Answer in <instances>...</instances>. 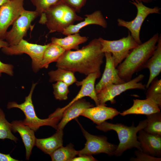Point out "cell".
Instances as JSON below:
<instances>
[{"instance_id": "cell-19", "label": "cell", "mask_w": 161, "mask_h": 161, "mask_svg": "<svg viewBox=\"0 0 161 161\" xmlns=\"http://www.w3.org/2000/svg\"><path fill=\"white\" fill-rule=\"evenodd\" d=\"M94 106L93 104L83 98L75 101L64 112L61 120L58 124L57 129H63L69 122L80 115L84 109Z\"/></svg>"}, {"instance_id": "cell-7", "label": "cell", "mask_w": 161, "mask_h": 161, "mask_svg": "<svg viewBox=\"0 0 161 161\" xmlns=\"http://www.w3.org/2000/svg\"><path fill=\"white\" fill-rule=\"evenodd\" d=\"M130 2L137 9L136 16L134 19L129 21L118 18L117 20V25L128 29L131 36L139 45L142 43L140 38V32L144 21L150 14H160L161 8L157 6L153 8L148 7L142 2L137 0H131Z\"/></svg>"}, {"instance_id": "cell-36", "label": "cell", "mask_w": 161, "mask_h": 161, "mask_svg": "<svg viewBox=\"0 0 161 161\" xmlns=\"http://www.w3.org/2000/svg\"><path fill=\"white\" fill-rule=\"evenodd\" d=\"M12 157L9 154H5L0 152V161H18Z\"/></svg>"}, {"instance_id": "cell-6", "label": "cell", "mask_w": 161, "mask_h": 161, "mask_svg": "<svg viewBox=\"0 0 161 161\" xmlns=\"http://www.w3.org/2000/svg\"><path fill=\"white\" fill-rule=\"evenodd\" d=\"M101 45L102 51L111 53L115 66L116 68L138 44L129 31L128 35L119 39L108 40L101 37L98 38Z\"/></svg>"}, {"instance_id": "cell-27", "label": "cell", "mask_w": 161, "mask_h": 161, "mask_svg": "<svg viewBox=\"0 0 161 161\" xmlns=\"http://www.w3.org/2000/svg\"><path fill=\"white\" fill-rule=\"evenodd\" d=\"M146 115L147 124L143 129L150 134L161 136V112Z\"/></svg>"}, {"instance_id": "cell-2", "label": "cell", "mask_w": 161, "mask_h": 161, "mask_svg": "<svg viewBox=\"0 0 161 161\" xmlns=\"http://www.w3.org/2000/svg\"><path fill=\"white\" fill-rule=\"evenodd\" d=\"M160 34L157 33L143 43L134 49L129 55L117 67L120 77L127 82L133 75L144 66L157 47Z\"/></svg>"}, {"instance_id": "cell-35", "label": "cell", "mask_w": 161, "mask_h": 161, "mask_svg": "<svg viewBox=\"0 0 161 161\" xmlns=\"http://www.w3.org/2000/svg\"><path fill=\"white\" fill-rule=\"evenodd\" d=\"M95 161L97 160L92 155H81L78 157H75L71 161Z\"/></svg>"}, {"instance_id": "cell-24", "label": "cell", "mask_w": 161, "mask_h": 161, "mask_svg": "<svg viewBox=\"0 0 161 161\" xmlns=\"http://www.w3.org/2000/svg\"><path fill=\"white\" fill-rule=\"evenodd\" d=\"M65 51L61 47L51 42L45 49L41 65V69L48 68L51 63L56 62L58 59Z\"/></svg>"}, {"instance_id": "cell-13", "label": "cell", "mask_w": 161, "mask_h": 161, "mask_svg": "<svg viewBox=\"0 0 161 161\" xmlns=\"http://www.w3.org/2000/svg\"><path fill=\"white\" fill-rule=\"evenodd\" d=\"M101 75L97 73H93L89 74L84 79L81 81L75 82L77 86L81 87L79 92L75 97L67 105L62 108H58L56 109L58 113L62 115L64 111L72 103L75 101L86 96L90 97L95 102L96 105H99L95 88V83L96 79L99 78Z\"/></svg>"}, {"instance_id": "cell-16", "label": "cell", "mask_w": 161, "mask_h": 161, "mask_svg": "<svg viewBox=\"0 0 161 161\" xmlns=\"http://www.w3.org/2000/svg\"><path fill=\"white\" fill-rule=\"evenodd\" d=\"M120 113V112L115 109L98 105L85 109L80 115L89 118L94 123L99 125L106 120H112Z\"/></svg>"}, {"instance_id": "cell-11", "label": "cell", "mask_w": 161, "mask_h": 161, "mask_svg": "<svg viewBox=\"0 0 161 161\" xmlns=\"http://www.w3.org/2000/svg\"><path fill=\"white\" fill-rule=\"evenodd\" d=\"M78 123L86 140L84 147L79 151L78 155H92L101 153H106L109 156L114 155L117 145L109 142L107 138L105 136L94 135L89 134Z\"/></svg>"}, {"instance_id": "cell-3", "label": "cell", "mask_w": 161, "mask_h": 161, "mask_svg": "<svg viewBox=\"0 0 161 161\" xmlns=\"http://www.w3.org/2000/svg\"><path fill=\"white\" fill-rule=\"evenodd\" d=\"M39 23L45 25L49 33H62L76 21L84 19L70 6L61 0L51 6L40 16Z\"/></svg>"}, {"instance_id": "cell-28", "label": "cell", "mask_w": 161, "mask_h": 161, "mask_svg": "<svg viewBox=\"0 0 161 161\" xmlns=\"http://www.w3.org/2000/svg\"><path fill=\"white\" fill-rule=\"evenodd\" d=\"M146 93V98L156 102L161 107V80L156 77L151 82Z\"/></svg>"}, {"instance_id": "cell-4", "label": "cell", "mask_w": 161, "mask_h": 161, "mask_svg": "<svg viewBox=\"0 0 161 161\" xmlns=\"http://www.w3.org/2000/svg\"><path fill=\"white\" fill-rule=\"evenodd\" d=\"M147 123L146 119L140 121L137 126L135 127L134 124L129 126L120 123L113 124L104 121L97 125L96 127L104 132L114 130L116 132L119 143L115 151L114 155L119 157L122 155L125 151L133 148L142 151L137 139V133L145 128Z\"/></svg>"}, {"instance_id": "cell-20", "label": "cell", "mask_w": 161, "mask_h": 161, "mask_svg": "<svg viewBox=\"0 0 161 161\" xmlns=\"http://www.w3.org/2000/svg\"><path fill=\"white\" fill-rule=\"evenodd\" d=\"M160 108L153 100L146 98L145 100H133V105L129 109L120 113L122 116L130 114L148 115L160 112Z\"/></svg>"}, {"instance_id": "cell-38", "label": "cell", "mask_w": 161, "mask_h": 161, "mask_svg": "<svg viewBox=\"0 0 161 161\" xmlns=\"http://www.w3.org/2000/svg\"><path fill=\"white\" fill-rule=\"evenodd\" d=\"M140 1L142 2L143 3H149L154 1H156L158 0H137Z\"/></svg>"}, {"instance_id": "cell-21", "label": "cell", "mask_w": 161, "mask_h": 161, "mask_svg": "<svg viewBox=\"0 0 161 161\" xmlns=\"http://www.w3.org/2000/svg\"><path fill=\"white\" fill-rule=\"evenodd\" d=\"M147 68L149 71L150 75L146 85L147 89L153 80L161 72V35L160 34L156 48L152 55L145 64L144 68Z\"/></svg>"}, {"instance_id": "cell-37", "label": "cell", "mask_w": 161, "mask_h": 161, "mask_svg": "<svg viewBox=\"0 0 161 161\" xmlns=\"http://www.w3.org/2000/svg\"><path fill=\"white\" fill-rule=\"evenodd\" d=\"M9 46V45L6 41L0 39V49Z\"/></svg>"}, {"instance_id": "cell-8", "label": "cell", "mask_w": 161, "mask_h": 161, "mask_svg": "<svg viewBox=\"0 0 161 161\" xmlns=\"http://www.w3.org/2000/svg\"><path fill=\"white\" fill-rule=\"evenodd\" d=\"M48 45V44L41 45L30 43L23 39L17 44L1 48V51L4 54L10 55L27 54L32 59L33 71L37 72L41 69L43 54Z\"/></svg>"}, {"instance_id": "cell-18", "label": "cell", "mask_w": 161, "mask_h": 161, "mask_svg": "<svg viewBox=\"0 0 161 161\" xmlns=\"http://www.w3.org/2000/svg\"><path fill=\"white\" fill-rule=\"evenodd\" d=\"M12 131L18 132L20 135L26 150V158L29 159L33 146L35 145L36 138L34 131L24 124L23 121L14 120L11 123Z\"/></svg>"}, {"instance_id": "cell-31", "label": "cell", "mask_w": 161, "mask_h": 161, "mask_svg": "<svg viewBox=\"0 0 161 161\" xmlns=\"http://www.w3.org/2000/svg\"><path fill=\"white\" fill-rule=\"evenodd\" d=\"M61 0H30L40 17L51 6Z\"/></svg>"}, {"instance_id": "cell-34", "label": "cell", "mask_w": 161, "mask_h": 161, "mask_svg": "<svg viewBox=\"0 0 161 161\" xmlns=\"http://www.w3.org/2000/svg\"><path fill=\"white\" fill-rule=\"evenodd\" d=\"M13 66L10 64H5L0 61V77L2 73H5L10 76L13 75Z\"/></svg>"}, {"instance_id": "cell-26", "label": "cell", "mask_w": 161, "mask_h": 161, "mask_svg": "<svg viewBox=\"0 0 161 161\" xmlns=\"http://www.w3.org/2000/svg\"><path fill=\"white\" fill-rule=\"evenodd\" d=\"M74 73L71 71L60 68L48 72L50 82L61 81L69 86L77 81Z\"/></svg>"}, {"instance_id": "cell-25", "label": "cell", "mask_w": 161, "mask_h": 161, "mask_svg": "<svg viewBox=\"0 0 161 161\" xmlns=\"http://www.w3.org/2000/svg\"><path fill=\"white\" fill-rule=\"evenodd\" d=\"M78 154L79 151L76 150L70 143L65 147L60 146L50 155L52 161H71Z\"/></svg>"}, {"instance_id": "cell-9", "label": "cell", "mask_w": 161, "mask_h": 161, "mask_svg": "<svg viewBox=\"0 0 161 161\" xmlns=\"http://www.w3.org/2000/svg\"><path fill=\"white\" fill-rule=\"evenodd\" d=\"M144 77L143 75L140 74L128 82L107 86L97 94L99 105L106 106V103L108 101L111 103H114L115 102V97L126 90L133 89L145 90V86L140 82Z\"/></svg>"}, {"instance_id": "cell-33", "label": "cell", "mask_w": 161, "mask_h": 161, "mask_svg": "<svg viewBox=\"0 0 161 161\" xmlns=\"http://www.w3.org/2000/svg\"><path fill=\"white\" fill-rule=\"evenodd\" d=\"M73 9L76 13H79L85 5L87 0H62Z\"/></svg>"}, {"instance_id": "cell-29", "label": "cell", "mask_w": 161, "mask_h": 161, "mask_svg": "<svg viewBox=\"0 0 161 161\" xmlns=\"http://www.w3.org/2000/svg\"><path fill=\"white\" fill-rule=\"evenodd\" d=\"M12 131L11 123L6 120L5 114L0 108V139H9L16 143L18 139Z\"/></svg>"}, {"instance_id": "cell-12", "label": "cell", "mask_w": 161, "mask_h": 161, "mask_svg": "<svg viewBox=\"0 0 161 161\" xmlns=\"http://www.w3.org/2000/svg\"><path fill=\"white\" fill-rule=\"evenodd\" d=\"M25 0H10L0 6V39H4L9 27L25 9Z\"/></svg>"}, {"instance_id": "cell-15", "label": "cell", "mask_w": 161, "mask_h": 161, "mask_svg": "<svg viewBox=\"0 0 161 161\" xmlns=\"http://www.w3.org/2000/svg\"><path fill=\"white\" fill-rule=\"evenodd\" d=\"M137 139L142 151L150 155L160 157L161 156V136L153 134L143 129L138 132Z\"/></svg>"}, {"instance_id": "cell-14", "label": "cell", "mask_w": 161, "mask_h": 161, "mask_svg": "<svg viewBox=\"0 0 161 161\" xmlns=\"http://www.w3.org/2000/svg\"><path fill=\"white\" fill-rule=\"evenodd\" d=\"M104 54L106 61V65L102 77L95 87L97 94L109 85L119 84L126 82L119 76L118 71L115 66L111 53L106 52Z\"/></svg>"}, {"instance_id": "cell-23", "label": "cell", "mask_w": 161, "mask_h": 161, "mask_svg": "<svg viewBox=\"0 0 161 161\" xmlns=\"http://www.w3.org/2000/svg\"><path fill=\"white\" fill-rule=\"evenodd\" d=\"M88 40L87 37L80 35L79 33L69 35L63 38L52 37L51 42L61 47L65 51L79 49L80 44L86 42Z\"/></svg>"}, {"instance_id": "cell-1", "label": "cell", "mask_w": 161, "mask_h": 161, "mask_svg": "<svg viewBox=\"0 0 161 161\" xmlns=\"http://www.w3.org/2000/svg\"><path fill=\"white\" fill-rule=\"evenodd\" d=\"M101 49L98 38H94L80 49L65 51L56 61V66L86 76L93 73L101 75L104 57Z\"/></svg>"}, {"instance_id": "cell-39", "label": "cell", "mask_w": 161, "mask_h": 161, "mask_svg": "<svg viewBox=\"0 0 161 161\" xmlns=\"http://www.w3.org/2000/svg\"><path fill=\"white\" fill-rule=\"evenodd\" d=\"M10 0H0V6Z\"/></svg>"}, {"instance_id": "cell-30", "label": "cell", "mask_w": 161, "mask_h": 161, "mask_svg": "<svg viewBox=\"0 0 161 161\" xmlns=\"http://www.w3.org/2000/svg\"><path fill=\"white\" fill-rule=\"evenodd\" d=\"M69 86L65 83L58 81L52 84L53 93L56 99L59 100H66L68 98L69 92Z\"/></svg>"}, {"instance_id": "cell-32", "label": "cell", "mask_w": 161, "mask_h": 161, "mask_svg": "<svg viewBox=\"0 0 161 161\" xmlns=\"http://www.w3.org/2000/svg\"><path fill=\"white\" fill-rule=\"evenodd\" d=\"M136 157H131L130 160L133 161H160L161 158L151 156L142 151L137 149L134 152Z\"/></svg>"}, {"instance_id": "cell-22", "label": "cell", "mask_w": 161, "mask_h": 161, "mask_svg": "<svg viewBox=\"0 0 161 161\" xmlns=\"http://www.w3.org/2000/svg\"><path fill=\"white\" fill-rule=\"evenodd\" d=\"M52 136L45 138L35 140V145L45 153L50 155L54 151L63 145V129H58Z\"/></svg>"}, {"instance_id": "cell-5", "label": "cell", "mask_w": 161, "mask_h": 161, "mask_svg": "<svg viewBox=\"0 0 161 161\" xmlns=\"http://www.w3.org/2000/svg\"><path fill=\"white\" fill-rule=\"evenodd\" d=\"M36 84V83H32L29 94L25 97V101L23 103L19 104L15 102H9L7 104V108L8 109L17 108L21 110L25 116V118L23 121L24 124L35 132L38 130L40 127L44 126H51L57 130L58 122L61 117L49 115L47 119H41L38 117L35 113L32 96Z\"/></svg>"}, {"instance_id": "cell-10", "label": "cell", "mask_w": 161, "mask_h": 161, "mask_svg": "<svg viewBox=\"0 0 161 161\" xmlns=\"http://www.w3.org/2000/svg\"><path fill=\"white\" fill-rule=\"evenodd\" d=\"M38 16L35 11L24 9L15 21L11 29L7 31L4 39L9 46L18 44L26 36L32 21Z\"/></svg>"}, {"instance_id": "cell-17", "label": "cell", "mask_w": 161, "mask_h": 161, "mask_svg": "<svg viewBox=\"0 0 161 161\" xmlns=\"http://www.w3.org/2000/svg\"><path fill=\"white\" fill-rule=\"evenodd\" d=\"M85 16L86 18L80 22L69 26L65 29L61 33L67 35L79 33L83 28L92 24L98 25L104 28L107 27V22L100 10L95 11L90 14H86Z\"/></svg>"}]
</instances>
